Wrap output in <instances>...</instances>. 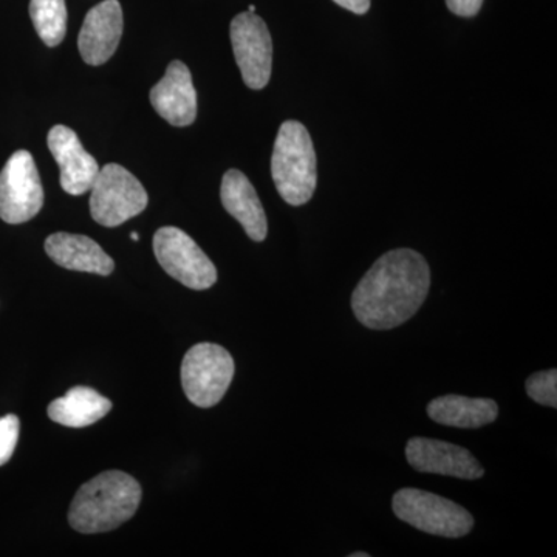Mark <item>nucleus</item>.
I'll return each mask as SVG.
<instances>
[{
    "mask_svg": "<svg viewBox=\"0 0 557 557\" xmlns=\"http://www.w3.org/2000/svg\"><path fill=\"white\" fill-rule=\"evenodd\" d=\"M30 17L36 33L46 46H60L67 33L65 0H32Z\"/></svg>",
    "mask_w": 557,
    "mask_h": 557,
    "instance_id": "obj_18",
    "label": "nucleus"
},
{
    "mask_svg": "<svg viewBox=\"0 0 557 557\" xmlns=\"http://www.w3.org/2000/svg\"><path fill=\"white\" fill-rule=\"evenodd\" d=\"M333 2L338 3L343 9L351 11V13L366 14L370 10V2L372 0H333Z\"/></svg>",
    "mask_w": 557,
    "mask_h": 557,
    "instance_id": "obj_22",
    "label": "nucleus"
},
{
    "mask_svg": "<svg viewBox=\"0 0 557 557\" xmlns=\"http://www.w3.org/2000/svg\"><path fill=\"white\" fill-rule=\"evenodd\" d=\"M223 208L244 226L249 239L263 242L269 234L265 209L247 175L237 170L225 172L220 188Z\"/></svg>",
    "mask_w": 557,
    "mask_h": 557,
    "instance_id": "obj_14",
    "label": "nucleus"
},
{
    "mask_svg": "<svg viewBox=\"0 0 557 557\" xmlns=\"http://www.w3.org/2000/svg\"><path fill=\"white\" fill-rule=\"evenodd\" d=\"M271 177L278 196L292 207H302L313 197L318 185L317 152L309 131L299 121H285L278 129Z\"/></svg>",
    "mask_w": 557,
    "mask_h": 557,
    "instance_id": "obj_3",
    "label": "nucleus"
},
{
    "mask_svg": "<svg viewBox=\"0 0 557 557\" xmlns=\"http://www.w3.org/2000/svg\"><path fill=\"white\" fill-rule=\"evenodd\" d=\"M153 251L161 269L190 289H208L218 282V270L203 249L185 231L164 226L153 236Z\"/></svg>",
    "mask_w": 557,
    "mask_h": 557,
    "instance_id": "obj_7",
    "label": "nucleus"
},
{
    "mask_svg": "<svg viewBox=\"0 0 557 557\" xmlns=\"http://www.w3.org/2000/svg\"><path fill=\"white\" fill-rule=\"evenodd\" d=\"M406 458L410 467L426 474L478 480L485 469L468 449L442 440L413 437L406 445Z\"/></svg>",
    "mask_w": 557,
    "mask_h": 557,
    "instance_id": "obj_10",
    "label": "nucleus"
},
{
    "mask_svg": "<svg viewBox=\"0 0 557 557\" xmlns=\"http://www.w3.org/2000/svg\"><path fill=\"white\" fill-rule=\"evenodd\" d=\"M46 252L65 270L109 276L115 262L94 239L81 234L54 233L46 240Z\"/></svg>",
    "mask_w": 557,
    "mask_h": 557,
    "instance_id": "obj_15",
    "label": "nucleus"
},
{
    "mask_svg": "<svg viewBox=\"0 0 557 557\" xmlns=\"http://www.w3.org/2000/svg\"><path fill=\"white\" fill-rule=\"evenodd\" d=\"M90 214L95 222L115 228L141 214L148 207V193L137 177L116 163L106 164L91 185Z\"/></svg>",
    "mask_w": 557,
    "mask_h": 557,
    "instance_id": "obj_6",
    "label": "nucleus"
},
{
    "mask_svg": "<svg viewBox=\"0 0 557 557\" xmlns=\"http://www.w3.org/2000/svg\"><path fill=\"white\" fill-rule=\"evenodd\" d=\"M230 35L245 84L252 90L263 89L273 70V40L265 22L245 11L231 22Z\"/></svg>",
    "mask_w": 557,
    "mask_h": 557,
    "instance_id": "obj_9",
    "label": "nucleus"
},
{
    "mask_svg": "<svg viewBox=\"0 0 557 557\" xmlns=\"http://www.w3.org/2000/svg\"><path fill=\"white\" fill-rule=\"evenodd\" d=\"M131 237H132V240H134V242L139 240L138 233H132V234H131Z\"/></svg>",
    "mask_w": 557,
    "mask_h": 557,
    "instance_id": "obj_24",
    "label": "nucleus"
},
{
    "mask_svg": "<svg viewBox=\"0 0 557 557\" xmlns=\"http://www.w3.org/2000/svg\"><path fill=\"white\" fill-rule=\"evenodd\" d=\"M428 416L443 426L479 429L497 420L498 406L494 399L445 395L429 403Z\"/></svg>",
    "mask_w": 557,
    "mask_h": 557,
    "instance_id": "obj_16",
    "label": "nucleus"
},
{
    "mask_svg": "<svg viewBox=\"0 0 557 557\" xmlns=\"http://www.w3.org/2000/svg\"><path fill=\"white\" fill-rule=\"evenodd\" d=\"M44 189L38 168L28 150H17L0 171V219L20 225L39 214Z\"/></svg>",
    "mask_w": 557,
    "mask_h": 557,
    "instance_id": "obj_8",
    "label": "nucleus"
},
{
    "mask_svg": "<svg viewBox=\"0 0 557 557\" xmlns=\"http://www.w3.org/2000/svg\"><path fill=\"white\" fill-rule=\"evenodd\" d=\"M123 9L119 0H104L87 13L78 36L81 57L89 65H102L119 49L123 36Z\"/></svg>",
    "mask_w": 557,
    "mask_h": 557,
    "instance_id": "obj_12",
    "label": "nucleus"
},
{
    "mask_svg": "<svg viewBox=\"0 0 557 557\" xmlns=\"http://www.w3.org/2000/svg\"><path fill=\"white\" fill-rule=\"evenodd\" d=\"M234 370V359L226 348L212 343L197 344L183 358V391L197 408H212L225 397Z\"/></svg>",
    "mask_w": 557,
    "mask_h": 557,
    "instance_id": "obj_5",
    "label": "nucleus"
},
{
    "mask_svg": "<svg viewBox=\"0 0 557 557\" xmlns=\"http://www.w3.org/2000/svg\"><path fill=\"white\" fill-rule=\"evenodd\" d=\"M149 97L156 112L172 126H190L197 119V91L189 69L182 61L171 62Z\"/></svg>",
    "mask_w": 557,
    "mask_h": 557,
    "instance_id": "obj_13",
    "label": "nucleus"
},
{
    "mask_svg": "<svg viewBox=\"0 0 557 557\" xmlns=\"http://www.w3.org/2000/svg\"><path fill=\"white\" fill-rule=\"evenodd\" d=\"M392 509L403 522L434 536L463 537L474 527V518L456 502L416 487L397 491Z\"/></svg>",
    "mask_w": 557,
    "mask_h": 557,
    "instance_id": "obj_4",
    "label": "nucleus"
},
{
    "mask_svg": "<svg viewBox=\"0 0 557 557\" xmlns=\"http://www.w3.org/2000/svg\"><path fill=\"white\" fill-rule=\"evenodd\" d=\"M248 11H249V13H256V7L255 5H249L248 7Z\"/></svg>",
    "mask_w": 557,
    "mask_h": 557,
    "instance_id": "obj_25",
    "label": "nucleus"
},
{
    "mask_svg": "<svg viewBox=\"0 0 557 557\" xmlns=\"http://www.w3.org/2000/svg\"><path fill=\"white\" fill-rule=\"evenodd\" d=\"M350 557H369L368 553H354Z\"/></svg>",
    "mask_w": 557,
    "mask_h": 557,
    "instance_id": "obj_23",
    "label": "nucleus"
},
{
    "mask_svg": "<svg viewBox=\"0 0 557 557\" xmlns=\"http://www.w3.org/2000/svg\"><path fill=\"white\" fill-rule=\"evenodd\" d=\"M21 421L16 416L0 418V467L13 457L20 438Z\"/></svg>",
    "mask_w": 557,
    "mask_h": 557,
    "instance_id": "obj_20",
    "label": "nucleus"
},
{
    "mask_svg": "<svg viewBox=\"0 0 557 557\" xmlns=\"http://www.w3.org/2000/svg\"><path fill=\"white\" fill-rule=\"evenodd\" d=\"M485 0H446L449 11L460 17L478 16Z\"/></svg>",
    "mask_w": 557,
    "mask_h": 557,
    "instance_id": "obj_21",
    "label": "nucleus"
},
{
    "mask_svg": "<svg viewBox=\"0 0 557 557\" xmlns=\"http://www.w3.org/2000/svg\"><path fill=\"white\" fill-rule=\"evenodd\" d=\"M141 486L126 472L108 471L79 487L69 509V522L83 534L108 533L134 518Z\"/></svg>",
    "mask_w": 557,
    "mask_h": 557,
    "instance_id": "obj_2",
    "label": "nucleus"
},
{
    "mask_svg": "<svg viewBox=\"0 0 557 557\" xmlns=\"http://www.w3.org/2000/svg\"><path fill=\"white\" fill-rule=\"evenodd\" d=\"M49 149L61 170V186L70 196H83L90 190L100 166L81 145L78 135L67 126H54L49 132Z\"/></svg>",
    "mask_w": 557,
    "mask_h": 557,
    "instance_id": "obj_11",
    "label": "nucleus"
},
{
    "mask_svg": "<svg viewBox=\"0 0 557 557\" xmlns=\"http://www.w3.org/2000/svg\"><path fill=\"white\" fill-rule=\"evenodd\" d=\"M431 270L420 252L392 249L359 281L351 310L364 327L392 330L416 317L428 298Z\"/></svg>",
    "mask_w": 557,
    "mask_h": 557,
    "instance_id": "obj_1",
    "label": "nucleus"
},
{
    "mask_svg": "<svg viewBox=\"0 0 557 557\" xmlns=\"http://www.w3.org/2000/svg\"><path fill=\"white\" fill-rule=\"evenodd\" d=\"M528 397L542 406L557 408V370L533 373L525 383Z\"/></svg>",
    "mask_w": 557,
    "mask_h": 557,
    "instance_id": "obj_19",
    "label": "nucleus"
},
{
    "mask_svg": "<svg viewBox=\"0 0 557 557\" xmlns=\"http://www.w3.org/2000/svg\"><path fill=\"white\" fill-rule=\"evenodd\" d=\"M112 409V401L102 397L95 388L78 386L70 388L64 397L53 399L49 417L65 428H87L102 420Z\"/></svg>",
    "mask_w": 557,
    "mask_h": 557,
    "instance_id": "obj_17",
    "label": "nucleus"
}]
</instances>
